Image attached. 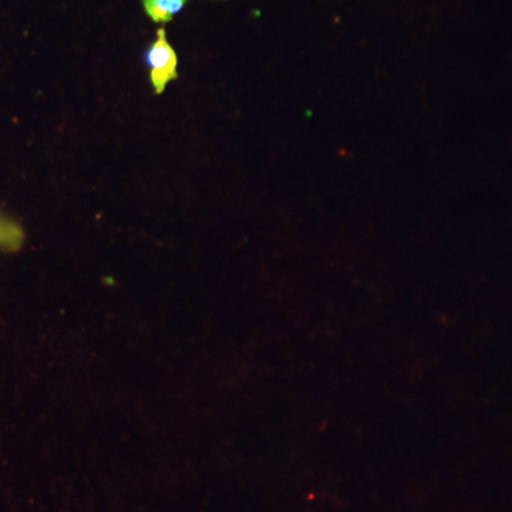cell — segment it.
Returning a JSON list of instances; mask_svg holds the SVG:
<instances>
[{"label":"cell","mask_w":512,"mask_h":512,"mask_svg":"<svg viewBox=\"0 0 512 512\" xmlns=\"http://www.w3.org/2000/svg\"><path fill=\"white\" fill-rule=\"evenodd\" d=\"M146 63L150 67V79L154 92L161 94L165 87L178 77V56L168 42L164 28L157 30L156 40L146 52Z\"/></svg>","instance_id":"cell-1"},{"label":"cell","mask_w":512,"mask_h":512,"mask_svg":"<svg viewBox=\"0 0 512 512\" xmlns=\"http://www.w3.org/2000/svg\"><path fill=\"white\" fill-rule=\"evenodd\" d=\"M190 0H141L144 12L154 23H168Z\"/></svg>","instance_id":"cell-2"},{"label":"cell","mask_w":512,"mask_h":512,"mask_svg":"<svg viewBox=\"0 0 512 512\" xmlns=\"http://www.w3.org/2000/svg\"><path fill=\"white\" fill-rule=\"evenodd\" d=\"M23 239L25 234L22 228L5 215H0V251H18Z\"/></svg>","instance_id":"cell-3"}]
</instances>
